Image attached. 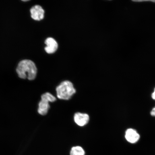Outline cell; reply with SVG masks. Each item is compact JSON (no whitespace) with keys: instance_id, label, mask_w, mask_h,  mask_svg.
<instances>
[{"instance_id":"cell-1","label":"cell","mask_w":155,"mask_h":155,"mask_svg":"<svg viewBox=\"0 0 155 155\" xmlns=\"http://www.w3.org/2000/svg\"><path fill=\"white\" fill-rule=\"evenodd\" d=\"M18 77L22 79L28 78L32 81L36 78L37 69L35 64L29 60H24L18 64L16 69Z\"/></svg>"},{"instance_id":"cell-2","label":"cell","mask_w":155,"mask_h":155,"mask_svg":"<svg viewBox=\"0 0 155 155\" xmlns=\"http://www.w3.org/2000/svg\"><path fill=\"white\" fill-rule=\"evenodd\" d=\"M57 96L61 100H69L76 93L73 83L68 81H63L56 89Z\"/></svg>"},{"instance_id":"cell-3","label":"cell","mask_w":155,"mask_h":155,"mask_svg":"<svg viewBox=\"0 0 155 155\" xmlns=\"http://www.w3.org/2000/svg\"><path fill=\"white\" fill-rule=\"evenodd\" d=\"M31 17L35 20L40 21L44 18L45 12L40 5H36L30 9Z\"/></svg>"},{"instance_id":"cell-4","label":"cell","mask_w":155,"mask_h":155,"mask_svg":"<svg viewBox=\"0 0 155 155\" xmlns=\"http://www.w3.org/2000/svg\"><path fill=\"white\" fill-rule=\"evenodd\" d=\"M75 123L80 127H83L88 123L90 117L88 114L77 112L74 117Z\"/></svg>"},{"instance_id":"cell-5","label":"cell","mask_w":155,"mask_h":155,"mask_svg":"<svg viewBox=\"0 0 155 155\" xmlns=\"http://www.w3.org/2000/svg\"><path fill=\"white\" fill-rule=\"evenodd\" d=\"M46 45L45 50L48 54H53L57 51L58 48V44L56 41L52 38L46 39L45 41Z\"/></svg>"},{"instance_id":"cell-6","label":"cell","mask_w":155,"mask_h":155,"mask_svg":"<svg viewBox=\"0 0 155 155\" xmlns=\"http://www.w3.org/2000/svg\"><path fill=\"white\" fill-rule=\"evenodd\" d=\"M125 137L126 140L131 143H137L140 139V135L135 130L129 129L126 131Z\"/></svg>"},{"instance_id":"cell-7","label":"cell","mask_w":155,"mask_h":155,"mask_svg":"<svg viewBox=\"0 0 155 155\" xmlns=\"http://www.w3.org/2000/svg\"><path fill=\"white\" fill-rule=\"evenodd\" d=\"M50 108L49 102L41 100L39 103L38 112L41 115H45L47 114Z\"/></svg>"},{"instance_id":"cell-8","label":"cell","mask_w":155,"mask_h":155,"mask_svg":"<svg viewBox=\"0 0 155 155\" xmlns=\"http://www.w3.org/2000/svg\"><path fill=\"white\" fill-rule=\"evenodd\" d=\"M70 154V155H85V152L82 147H74L71 148Z\"/></svg>"},{"instance_id":"cell-9","label":"cell","mask_w":155,"mask_h":155,"mask_svg":"<svg viewBox=\"0 0 155 155\" xmlns=\"http://www.w3.org/2000/svg\"><path fill=\"white\" fill-rule=\"evenodd\" d=\"M41 98V100H46L49 102H53L56 101V98L55 96L49 92H46L42 94Z\"/></svg>"},{"instance_id":"cell-10","label":"cell","mask_w":155,"mask_h":155,"mask_svg":"<svg viewBox=\"0 0 155 155\" xmlns=\"http://www.w3.org/2000/svg\"><path fill=\"white\" fill-rule=\"evenodd\" d=\"M133 2H153L154 3H155V0H137V1H133Z\"/></svg>"},{"instance_id":"cell-11","label":"cell","mask_w":155,"mask_h":155,"mask_svg":"<svg viewBox=\"0 0 155 155\" xmlns=\"http://www.w3.org/2000/svg\"><path fill=\"white\" fill-rule=\"evenodd\" d=\"M151 115L153 116H155V107L153 108L152 111L150 112Z\"/></svg>"},{"instance_id":"cell-12","label":"cell","mask_w":155,"mask_h":155,"mask_svg":"<svg viewBox=\"0 0 155 155\" xmlns=\"http://www.w3.org/2000/svg\"><path fill=\"white\" fill-rule=\"evenodd\" d=\"M152 97L153 99L155 100V88L154 89L153 92L152 93Z\"/></svg>"}]
</instances>
